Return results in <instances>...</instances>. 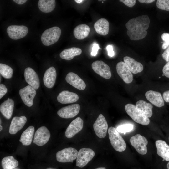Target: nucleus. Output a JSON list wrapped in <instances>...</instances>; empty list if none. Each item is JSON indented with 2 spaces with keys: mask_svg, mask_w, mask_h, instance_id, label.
Segmentation results:
<instances>
[{
  "mask_svg": "<svg viewBox=\"0 0 169 169\" xmlns=\"http://www.w3.org/2000/svg\"><path fill=\"white\" fill-rule=\"evenodd\" d=\"M150 20L148 16L143 15L130 19L125 24L127 34L130 39L138 40L147 35Z\"/></svg>",
  "mask_w": 169,
  "mask_h": 169,
  "instance_id": "1",
  "label": "nucleus"
},
{
  "mask_svg": "<svg viewBox=\"0 0 169 169\" xmlns=\"http://www.w3.org/2000/svg\"><path fill=\"white\" fill-rule=\"evenodd\" d=\"M108 133L111 145L115 150L120 152L124 151L126 148V144L116 129L110 127L108 129Z\"/></svg>",
  "mask_w": 169,
  "mask_h": 169,
  "instance_id": "2",
  "label": "nucleus"
},
{
  "mask_svg": "<svg viewBox=\"0 0 169 169\" xmlns=\"http://www.w3.org/2000/svg\"><path fill=\"white\" fill-rule=\"evenodd\" d=\"M61 30L57 26H54L44 31L42 34L41 39L43 44L48 46L55 43L59 39Z\"/></svg>",
  "mask_w": 169,
  "mask_h": 169,
  "instance_id": "3",
  "label": "nucleus"
},
{
  "mask_svg": "<svg viewBox=\"0 0 169 169\" xmlns=\"http://www.w3.org/2000/svg\"><path fill=\"white\" fill-rule=\"evenodd\" d=\"M125 110L128 115L135 122L143 125H147L150 123L148 118L136 108L133 104H128L125 106Z\"/></svg>",
  "mask_w": 169,
  "mask_h": 169,
  "instance_id": "4",
  "label": "nucleus"
},
{
  "mask_svg": "<svg viewBox=\"0 0 169 169\" xmlns=\"http://www.w3.org/2000/svg\"><path fill=\"white\" fill-rule=\"evenodd\" d=\"M78 153L77 150L74 148H66L57 152L56 160L60 162H73L77 158Z\"/></svg>",
  "mask_w": 169,
  "mask_h": 169,
  "instance_id": "5",
  "label": "nucleus"
},
{
  "mask_svg": "<svg viewBox=\"0 0 169 169\" xmlns=\"http://www.w3.org/2000/svg\"><path fill=\"white\" fill-rule=\"evenodd\" d=\"M94 151L91 149L83 148L78 152L76 166L80 168L85 166L94 157Z\"/></svg>",
  "mask_w": 169,
  "mask_h": 169,
  "instance_id": "6",
  "label": "nucleus"
},
{
  "mask_svg": "<svg viewBox=\"0 0 169 169\" xmlns=\"http://www.w3.org/2000/svg\"><path fill=\"white\" fill-rule=\"evenodd\" d=\"M130 141L132 146L138 153L141 155H145L147 153L148 141L146 137L137 134L131 137Z\"/></svg>",
  "mask_w": 169,
  "mask_h": 169,
  "instance_id": "7",
  "label": "nucleus"
},
{
  "mask_svg": "<svg viewBox=\"0 0 169 169\" xmlns=\"http://www.w3.org/2000/svg\"><path fill=\"white\" fill-rule=\"evenodd\" d=\"M93 127L97 136L100 138H105L106 135L108 125L103 115L100 114L94 122Z\"/></svg>",
  "mask_w": 169,
  "mask_h": 169,
  "instance_id": "8",
  "label": "nucleus"
},
{
  "mask_svg": "<svg viewBox=\"0 0 169 169\" xmlns=\"http://www.w3.org/2000/svg\"><path fill=\"white\" fill-rule=\"evenodd\" d=\"M7 32L11 38L17 40L25 36L28 32V29L24 25H11L7 28Z\"/></svg>",
  "mask_w": 169,
  "mask_h": 169,
  "instance_id": "9",
  "label": "nucleus"
},
{
  "mask_svg": "<svg viewBox=\"0 0 169 169\" xmlns=\"http://www.w3.org/2000/svg\"><path fill=\"white\" fill-rule=\"evenodd\" d=\"M93 71L100 76L106 79H110L111 73L109 66L102 61L97 60L91 64Z\"/></svg>",
  "mask_w": 169,
  "mask_h": 169,
  "instance_id": "10",
  "label": "nucleus"
},
{
  "mask_svg": "<svg viewBox=\"0 0 169 169\" xmlns=\"http://www.w3.org/2000/svg\"><path fill=\"white\" fill-rule=\"evenodd\" d=\"M50 137V133L49 130L45 126H42L36 131L33 142L38 146H43L48 141Z\"/></svg>",
  "mask_w": 169,
  "mask_h": 169,
  "instance_id": "11",
  "label": "nucleus"
},
{
  "mask_svg": "<svg viewBox=\"0 0 169 169\" xmlns=\"http://www.w3.org/2000/svg\"><path fill=\"white\" fill-rule=\"evenodd\" d=\"M21 98L25 104L31 107L33 104V100L36 95L35 90L30 85H27L19 91Z\"/></svg>",
  "mask_w": 169,
  "mask_h": 169,
  "instance_id": "12",
  "label": "nucleus"
},
{
  "mask_svg": "<svg viewBox=\"0 0 169 169\" xmlns=\"http://www.w3.org/2000/svg\"><path fill=\"white\" fill-rule=\"evenodd\" d=\"M80 105L77 104H71L63 107L58 110V115L64 118H70L76 116L79 113Z\"/></svg>",
  "mask_w": 169,
  "mask_h": 169,
  "instance_id": "13",
  "label": "nucleus"
},
{
  "mask_svg": "<svg viewBox=\"0 0 169 169\" xmlns=\"http://www.w3.org/2000/svg\"><path fill=\"white\" fill-rule=\"evenodd\" d=\"M84 121L80 117H78L72 121L66 129L65 135L68 138L73 137L82 130Z\"/></svg>",
  "mask_w": 169,
  "mask_h": 169,
  "instance_id": "14",
  "label": "nucleus"
},
{
  "mask_svg": "<svg viewBox=\"0 0 169 169\" xmlns=\"http://www.w3.org/2000/svg\"><path fill=\"white\" fill-rule=\"evenodd\" d=\"M117 72L123 81L126 83H131L133 80V76L124 62H118L116 67Z\"/></svg>",
  "mask_w": 169,
  "mask_h": 169,
  "instance_id": "15",
  "label": "nucleus"
},
{
  "mask_svg": "<svg viewBox=\"0 0 169 169\" xmlns=\"http://www.w3.org/2000/svg\"><path fill=\"white\" fill-rule=\"evenodd\" d=\"M24 76L26 81L29 85L35 90L38 89L40 86L38 77L36 72L32 68H26L24 72Z\"/></svg>",
  "mask_w": 169,
  "mask_h": 169,
  "instance_id": "16",
  "label": "nucleus"
},
{
  "mask_svg": "<svg viewBox=\"0 0 169 169\" xmlns=\"http://www.w3.org/2000/svg\"><path fill=\"white\" fill-rule=\"evenodd\" d=\"M65 80L68 83L80 90H83L86 88V84L84 80L73 72L68 73L66 77Z\"/></svg>",
  "mask_w": 169,
  "mask_h": 169,
  "instance_id": "17",
  "label": "nucleus"
},
{
  "mask_svg": "<svg viewBox=\"0 0 169 169\" xmlns=\"http://www.w3.org/2000/svg\"><path fill=\"white\" fill-rule=\"evenodd\" d=\"M79 99L77 94L68 90L63 91L58 95L57 100L62 104H70L76 102Z\"/></svg>",
  "mask_w": 169,
  "mask_h": 169,
  "instance_id": "18",
  "label": "nucleus"
},
{
  "mask_svg": "<svg viewBox=\"0 0 169 169\" xmlns=\"http://www.w3.org/2000/svg\"><path fill=\"white\" fill-rule=\"evenodd\" d=\"M26 117L24 116L13 118L10 125L9 132L11 134H15L27 122Z\"/></svg>",
  "mask_w": 169,
  "mask_h": 169,
  "instance_id": "19",
  "label": "nucleus"
},
{
  "mask_svg": "<svg viewBox=\"0 0 169 169\" xmlns=\"http://www.w3.org/2000/svg\"><path fill=\"white\" fill-rule=\"evenodd\" d=\"M145 95L147 100L155 106L161 107L164 105V100L160 93L150 90L146 93Z\"/></svg>",
  "mask_w": 169,
  "mask_h": 169,
  "instance_id": "20",
  "label": "nucleus"
},
{
  "mask_svg": "<svg viewBox=\"0 0 169 169\" xmlns=\"http://www.w3.org/2000/svg\"><path fill=\"white\" fill-rule=\"evenodd\" d=\"M57 74L55 68L53 66L48 68L44 73L43 77V82L47 88H51L55 84Z\"/></svg>",
  "mask_w": 169,
  "mask_h": 169,
  "instance_id": "21",
  "label": "nucleus"
},
{
  "mask_svg": "<svg viewBox=\"0 0 169 169\" xmlns=\"http://www.w3.org/2000/svg\"><path fill=\"white\" fill-rule=\"evenodd\" d=\"M123 59L124 63L132 73L136 74L143 71V67L142 64L134 59L126 56L124 57Z\"/></svg>",
  "mask_w": 169,
  "mask_h": 169,
  "instance_id": "22",
  "label": "nucleus"
},
{
  "mask_svg": "<svg viewBox=\"0 0 169 169\" xmlns=\"http://www.w3.org/2000/svg\"><path fill=\"white\" fill-rule=\"evenodd\" d=\"M14 106V102L11 99L8 98L3 102L0 106V111L2 115L7 119H10L12 116Z\"/></svg>",
  "mask_w": 169,
  "mask_h": 169,
  "instance_id": "23",
  "label": "nucleus"
},
{
  "mask_svg": "<svg viewBox=\"0 0 169 169\" xmlns=\"http://www.w3.org/2000/svg\"><path fill=\"white\" fill-rule=\"evenodd\" d=\"M157 154L166 161H169V145L162 140L155 142Z\"/></svg>",
  "mask_w": 169,
  "mask_h": 169,
  "instance_id": "24",
  "label": "nucleus"
},
{
  "mask_svg": "<svg viewBox=\"0 0 169 169\" xmlns=\"http://www.w3.org/2000/svg\"><path fill=\"white\" fill-rule=\"evenodd\" d=\"M109 26L108 21L106 19L102 18L98 19L95 23L94 28L98 34L105 36L108 33Z\"/></svg>",
  "mask_w": 169,
  "mask_h": 169,
  "instance_id": "25",
  "label": "nucleus"
},
{
  "mask_svg": "<svg viewBox=\"0 0 169 169\" xmlns=\"http://www.w3.org/2000/svg\"><path fill=\"white\" fill-rule=\"evenodd\" d=\"M135 106L137 110L148 118L152 116L153 106L150 103L140 100L136 102Z\"/></svg>",
  "mask_w": 169,
  "mask_h": 169,
  "instance_id": "26",
  "label": "nucleus"
},
{
  "mask_svg": "<svg viewBox=\"0 0 169 169\" xmlns=\"http://www.w3.org/2000/svg\"><path fill=\"white\" fill-rule=\"evenodd\" d=\"M90 31V28L88 25L81 24L75 27L73 31V34L76 39L82 40L88 36Z\"/></svg>",
  "mask_w": 169,
  "mask_h": 169,
  "instance_id": "27",
  "label": "nucleus"
},
{
  "mask_svg": "<svg viewBox=\"0 0 169 169\" xmlns=\"http://www.w3.org/2000/svg\"><path fill=\"white\" fill-rule=\"evenodd\" d=\"M82 52L80 48L73 47L64 49L60 53L59 56L62 59L69 60L75 56L80 55Z\"/></svg>",
  "mask_w": 169,
  "mask_h": 169,
  "instance_id": "28",
  "label": "nucleus"
},
{
  "mask_svg": "<svg viewBox=\"0 0 169 169\" xmlns=\"http://www.w3.org/2000/svg\"><path fill=\"white\" fill-rule=\"evenodd\" d=\"M34 131V127L33 126H29L22 133L19 141L23 145H29L32 143Z\"/></svg>",
  "mask_w": 169,
  "mask_h": 169,
  "instance_id": "29",
  "label": "nucleus"
},
{
  "mask_svg": "<svg viewBox=\"0 0 169 169\" xmlns=\"http://www.w3.org/2000/svg\"><path fill=\"white\" fill-rule=\"evenodd\" d=\"M39 10L43 12L49 13L54 10L56 5L55 0H39L38 3Z\"/></svg>",
  "mask_w": 169,
  "mask_h": 169,
  "instance_id": "30",
  "label": "nucleus"
},
{
  "mask_svg": "<svg viewBox=\"0 0 169 169\" xmlns=\"http://www.w3.org/2000/svg\"><path fill=\"white\" fill-rule=\"evenodd\" d=\"M1 164L3 169H13L18 166V162L13 157L9 156L2 159Z\"/></svg>",
  "mask_w": 169,
  "mask_h": 169,
  "instance_id": "31",
  "label": "nucleus"
},
{
  "mask_svg": "<svg viewBox=\"0 0 169 169\" xmlns=\"http://www.w3.org/2000/svg\"><path fill=\"white\" fill-rule=\"evenodd\" d=\"M13 70L9 66L2 63L0 64V73L6 79H10L13 75Z\"/></svg>",
  "mask_w": 169,
  "mask_h": 169,
  "instance_id": "32",
  "label": "nucleus"
},
{
  "mask_svg": "<svg viewBox=\"0 0 169 169\" xmlns=\"http://www.w3.org/2000/svg\"><path fill=\"white\" fill-rule=\"evenodd\" d=\"M133 128V126L132 124H125L118 126L116 129L119 133L125 134L132 131Z\"/></svg>",
  "mask_w": 169,
  "mask_h": 169,
  "instance_id": "33",
  "label": "nucleus"
},
{
  "mask_svg": "<svg viewBox=\"0 0 169 169\" xmlns=\"http://www.w3.org/2000/svg\"><path fill=\"white\" fill-rule=\"evenodd\" d=\"M156 4L160 9L169 11V0H157Z\"/></svg>",
  "mask_w": 169,
  "mask_h": 169,
  "instance_id": "34",
  "label": "nucleus"
},
{
  "mask_svg": "<svg viewBox=\"0 0 169 169\" xmlns=\"http://www.w3.org/2000/svg\"><path fill=\"white\" fill-rule=\"evenodd\" d=\"M161 38L163 41L162 48L163 49H165L169 46V33H163L161 35Z\"/></svg>",
  "mask_w": 169,
  "mask_h": 169,
  "instance_id": "35",
  "label": "nucleus"
},
{
  "mask_svg": "<svg viewBox=\"0 0 169 169\" xmlns=\"http://www.w3.org/2000/svg\"><path fill=\"white\" fill-rule=\"evenodd\" d=\"M92 51L91 54L92 56H95L98 53V50L100 49L99 44L95 43H94L92 45Z\"/></svg>",
  "mask_w": 169,
  "mask_h": 169,
  "instance_id": "36",
  "label": "nucleus"
},
{
  "mask_svg": "<svg viewBox=\"0 0 169 169\" xmlns=\"http://www.w3.org/2000/svg\"><path fill=\"white\" fill-rule=\"evenodd\" d=\"M119 1L123 2L125 5L130 7L133 6L136 3L135 0H120Z\"/></svg>",
  "mask_w": 169,
  "mask_h": 169,
  "instance_id": "37",
  "label": "nucleus"
},
{
  "mask_svg": "<svg viewBox=\"0 0 169 169\" xmlns=\"http://www.w3.org/2000/svg\"><path fill=\"white\" fill-rule=\"evenodd\" d=\"M163 75L169 78V61L164 66L162 69Z\"/></svg>",
  "mask_w": 169,
  "mask_h": 169,
  "instance_id": "38",
  "label": "nucleus"
},
{
  "mask_svg": "<svg viewBox=\"0 0 169 169\" xmlns=\"http://www.w3.org/2000/svg\"><path fill=\"white\" fill-rule=\"evenodd\" d=\"M7 89L6 86L3 84H0V99H1L7 93Z\"/></svg>",
  "mask_w": 169,
  "mask_h": 169,
  "instance_id": "39",
  "label": "nucleus"
},
{
  "mask_svg": "<svg viewBox=\"0 0 169 169\" xmlns=\"http://www.w3.org/2000/svg\"><path fill=\"white\" fill-rule=\"evenodd\" d=\"M162 56L166 61H169V46L162 53Z\"/></svg>",
  "mask_w": 169,
  "mask_h": 169,
  "instance_id": "40",
  "label": "nucleus"
},
{
  "mask_svg": "<svg viewBox=\"0 0 169 169\" xmlns=\"http://www.w3.org/2000/svg\"><path fill=\"white\" fill-rule=\"evenodd\" d=\"M106 49L109 56L112 57L115 55V53L113 50V46L111 45H108L106 47Z\"/></svg>",
  "mask_w": 169,
  "mask_h": 169,
  "instance_id": "41",
  "label": "nucleus"
},
{
  "mask_svg": "<svg viewBox=\"0 0 169 169\" xmlns=\"http://www.w3.org/2000/svg\"><path fill=\"white\" fill-rule=\"evenodd\" d=\"M163 99L166 102H169V90L166 91L163 93Z\"/></svg>",
  "mask_w": 169,
  "mask_h": 169,
  "instance_id": "42",
  "label": "nucleus"
},
{
  "mask_svg": "<svg viewBox=\"0 0 169 169\" xmlns=\"http://www.w3.org/2000/svg\"><path fill=\"white\" fill-rule=\"evenodd\" d=\"M13 1L15 2L16 3L21 5L24 3L27 0H13Z\"/></svg>",
  "mask_w": 169,
  "mask_h": 169,
  "instance_id": "43",
  "label": "nucleus"
},
{
  "mask_svg": "<svg viewBox=\"0 0 169 169\" xmlns=\"http://www.w3.org/2000/svg\"><path fill=\"white\" fill-rule=\"evenodd\" d=\"M138 1L141 3H145L147 4L150 3L155 1L154 0H139Z\"/></svg>",
  "mask_w": 169,
  "mask_h": 169,
  "instance_id": "44",
  "label": "nucleus"
},
{
  "mask_svg": "<svg viewBox=\"0 0 169 169\" xmlns=\"http://www.w3.org/2000/svg\"><path fill=\"white\" fill-rule=\"evenodd\" d=\"M74 1L78 3H80L84 0H75Z\"/></svg>",
  "mask_w": 169,
  "mask_h": 169,
  "instance_id": "45",
  "label": "nucleus"
},
{
  "mask_svg": "<svg viewBox=\"0 0 169 169\" xmlns=\"http://www.w3.org/2000/svg\"><path fill=\"white\" fill-rule=\"evenodd\" d=\"M95 169H106L105 167H99V168H96Z\"/></svg>",
  "mask_w": 169,
  "mask_h": 169,
  "instance_id": "46",
  "label": "nucleus"
},
{
  "mask_svg": "<svg viewBox=\"0 0 169 169\" xmlns=\"http://www.w3.org/2000/svg\"><path fill=\"white\" fill-rule=\"evenodd\" d=\"M167 167L168 169H169V162L167 164Z\"/></svg>",
  "mask_w": 169,
  "mask_h": 169,
  "instance_id": "47",
  "label": "nucleus"
},
{
  "mask_svg": "<svg viewBox=\"0 0 169 169\" xmlns=\"http://www.w3.org/2000/svg\"><path fill=\"white\" fill-rule=\"evenodd\" d=\"M0 131H2V129H3V127H2V126L0 125Z\"/></svg>",
  "mask_w": 169,
  "mask_h": 169,
  "instance_id": "48",
  "label": "nucleus"
},
{
  "mask_svg": "<svg viewBox=\"0 0 169 169\" xmlns=\"http://www.w3.org/2000/svg\"><path fill=\"white\" fill-rule=\"evenodd\" d=\"M46 169H56L52 168H48Z\"/></svg>",
  "mask_w": 169,
  "mask_h": 169,
  "instance_id": "49",
  "label": "nucleus"
},
{
  "mask_svg": "<svg viewBox=\"0 0 169 169\" xmlns=\"http://www.w3.org/2000/svg\"><path fill=\"white\" fill-rule=\"evenodd\" d=\"M1 119H0V125L1 124Z\"/></svg>",
  "mask_w": 169,
  "mask_h": 169,
  "instance_id": "50",
  "label": "nucleus"
},
{
  "mask_svg": "<svg viewBox=\"0 0 169 169\" xmlns=\"http://www.w3.org/2000/svg\"></svg>",
  "mask_w": 169,
  "mask_h": 169,
  "instance_id": "51",
  "label": "nucleus"
}]
</instances>
